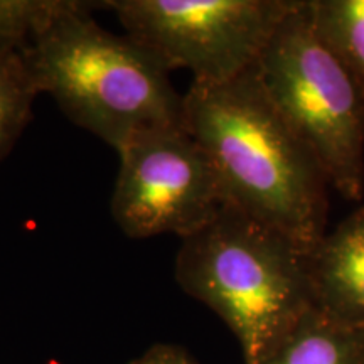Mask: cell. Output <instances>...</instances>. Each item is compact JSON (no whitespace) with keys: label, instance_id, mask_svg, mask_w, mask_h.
<instances>
[{"label":"cell","instance_id":"7","mask_svg":"<svg viewBox=\"0 0 364 364\" xmlns=\"http://www.w3.org/2000/svg\"><path fill=\"white\" fill-rule=\"evenodd\" d=\"M312 307L364 329V206L326 233L307 255Z\"/></svg>","mask_w":364,"mask_h":364},{"label":"cell","instance_id":"1","mask_svg":"<svg viewBox=\"0 0 364 364\" xmlns=\"http://www.w3.org/2000/svg\"><path fill=\"white\" fill-rule=\"evenodd\" d=\"M184 127L208 154L226 203L307 252L326 235L329 181L268 98L255 65L184 95Z\"/></svg>","mask_w":364,"mask_h":364},{"label":"cell","instance_id":"5","mask_svg":"<svg viewBox=\"0 0 364 364\" xmlns=\"http://www.w3.org/2000/svg\"><path fill=\"white\" fill-rule=\"evenodd\" d=\"M297 0H108L125 34L169 71L223 83L257 63Z\"/></svg>","mask_w":364,"mask_h":364},{"label":"cell","instance_id":"6","mask_svg":"<svg viewBox=\"0 0 364 364\" xmlns=\"http://www.w3.org/2000/svg\"><path fill=\"white\" fill-rule=\"evenodd\" d=\"M110 211L129 238L196 233L226 196L208 154L186 127L145 132L118 150Z\"/></svg>","mask_w":364,"mask_h":364},{"label":"cell","instance_id":"12","mask_svg":"<svg viewBox=\"0 0 364 364\" xmlns=\"http://www.w3.org/2000/svg\"><path fill=\"white\" fill-rule=\"evenodd\" d=\"M129 364H198L184 348L176 344H154Z\"/></svg>","mask_w":364,"mask_h":364},{"label":"cell","instance_id":"8","mask_svg":"<svg viewBox=\"0 0 364 364\" xmlns=\"http://www.w3.org/2000/svg\"><path fill=\"white\" fill-rule=\"evenodd\" d=\"M255 364H364V329L311 307Z\"/></svg>","mask_w":364,"mask_h":364},{"label":"cell","instance_id":"9","mask_svg":"<svg viewBox=\"0 0 364 364\" xmlns=\"http://www.w3.org/2000/svg\"><path fill=\"white\" fill-rule=\"evenodd\" d=\"M318 38L364 95V0H307Z\"/></svg>","mask_w":364,"mask_h":364},{"label":"cell","instance_id":"10","mask_svg":"<svg viewBox=\"0 0 364 364\" xmlns=\"http://www.w3.org/2000/svg\"><path fill=\"white\" fill-rule=\"evenodd\" d=\"M24 46L0 39V162L26 132L39 95L27 66Z\"/></svg>","mask_w":364,"mask_h":364},{"label":"cell","instance_id":"11","mask_svg":"<svg viewBox=\"0 0 364 364\" xmlns=\"http://www.w3.org/2000/svg\"><path fill=\"white\" fill-rule=\"evenodd\" d=\"M68 0H0V39L27 44Z\"/></svg>","mask_w":364,"mask_h":364},{"label":"cell","instance_id":"4","mask_svg":"<svg viewBox=\"0 0 364 364\" xmlns=\"http://www.w3.org/2000/svg\"><path fill=\"white\" fill-rule=\"evenodd\" d=\"M258 80L348 201L364 194V95L314 31L307 0H297L268 39Z\"/></svg>","mask_w":364,"mask_h":364},{"label":"cell","instance_id":"3","mask_svg":"<svg viewBox=\"0 0 364 364\" xmlns=\"http://www.w3.org/2000/svg\"><path fill=\"white\" fill-rule=\"evenodd\" d=\"M306 248L226 204L215 220L181 240L179 287L218 314L255 364L312 307Z\"/></svg>","mask_w":364,"mask_h":364},{"label":"cell","instance_id":"2","mask_svg":"<svg viewBox=\"0 0 364 364\" xmlns=\"http://www.w3.org/2000/svg\"><path fill=\"white\" fill-rule=\"evenodd\" d=\"M97 4L68 0L24 46L39 93L117 152L145 132L184 127V95L152 51L91 17Z\"/></svg>","mask_w":364,"mask_h":364}]
</instances>
